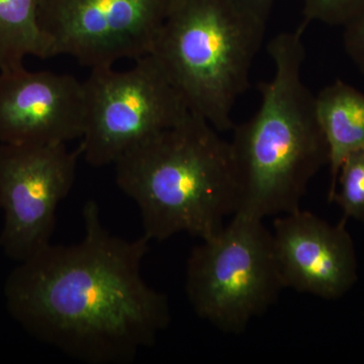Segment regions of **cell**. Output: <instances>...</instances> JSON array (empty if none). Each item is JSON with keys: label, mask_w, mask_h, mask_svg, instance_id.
<instances>
[{"label": "cell", "mask_w": 364, "mask_h": 364, "mask_svg": "<svg viewBox=\"0 0 364 364\" xmlns=\"http://www.w3.org/2000/svg\"><path fill=\"white\" fill-rule=\"evenodd\" d=\"M83 83L81 156L93 167L114 165L139 144L191 114L186 100L152 55L126 71L91 69Z\"/></svg>", "instance_id": "obj_6"}, {"label": "cell", "mask_w": 364, "mask_h": 364, "mask_svg": "<svg viewBox=\"0 0 364 364\" xmlns=\"http://www.w3.org/2000/svg\"><path fill=\"white\" fill-rule=\"evenodd\" d=\"M82 217V240L48 244L16 263L4 282L6 310L28 334L69 358L129 364L168 327L169 299L144 279L145 236L111 233L95 200Z\"/></svg>", "instance_id": "obj_1"}, {"label": "cell", "mask_w": 364, "mask_h": 364, "mask_svg": "<svg viewBox=\"0 0 364 364\" xmlns=\"http://www.w3.org/2000/svg\"><path fill=\"white\" fill-rule=\"evenodd\" d=\"M364 11V0H304V21L299 28L318 21L344 26Z\"/></svg>", "instance_id": "obj_14"}, {"label": "cell", "mask_w": 364, "mask_h": 364, "mask_svg": "<svg viewBox=\"0 0 364 364\" xmlns=\"http://www.w3.org/2000/svg\"><path fill=\"white\" fill-rule=\"evenodd\" d=\"M114 167L117 186L138 205L149 241L181 233L202 240L238 208L229 141L193 112L132 148Z\"/></svg>", "instance_id": "obj_3"}, {"label": "cell", "mask_w": 364, "mask_h": 364, "mask_svg": "<svg viewBox=\"0 0 364 364\" xmlns=\"http://www.w3.org/2000/svg\"><path fill=\"white\" fill-rule=\"evenodd\" d=\"M239 6L259 20L267 23L273 4L277 0H235Z\"/></svg>", "instance_id": "obj_16"}, {"label": "cell", "mask_w": 364, "mask_h": 364, "mask_svg": "<svg viewBox=\"0 0 364 364\" xmlns=\"http://www.w3.org/2000/svg\"><path fill=\"white\" fill-rule=\"evenodd\" d=\"M286 289L272 231L263 220L235 214L202 239L186 264V296L198 318L227 334H241Z\"/></svg>", "instance_id": "obj_5"}, {"label": "cell", "mask_w": 364, "mask_h": 364, "mask_svg": "<svg viewBox=\"0 0 364 364\" xmlns=\"http://www.w3.org/2000/svg\"><path fill=\"white\" fill-rule=\"evenodd\" d=\"M38 11L39 0H0V72L23 68L28 56L52 58Z\"/></svg>", "instance_id": "obj_12"}, {"label": "cell", "mask_w": 364, "mask_h": 364, "mask_svg": "<svg viewBox=\"0 0 364 364\" xmlns=\"http://www.w3.org/2000/svg\"><path fill=\"white\" fill-rule=\"evenodd\" d=\"M330 202L341 208L344 220L364 222V149L345 158Z\"/></svg>", "instance_id": "obj_13"}, {"label": "cell", "mask_w": 364, "mask_h": 364, "mask_svg": "<svg viewBox=\"0 0 364 364\" xmlns=\"http://www.w3.org/2000/svg\"><path fill=\"white\" fill-rule=\"evenodd\" d=\"M303 33L299 26L269 41L273 75L258 85L259 109L232 130L229 143L239 191L236 214L264 220L298 210L309 183L329 162L316 95L301 75Z\"/></svg>", "instance_id": "obj_2"}, {"label": "cell", "mask_w": 364, "mask_h": 364, "mask_svg": "<svg viewBox=\"0 0 364 364\" xmlns=\"http://www.w3.org/2000/svg\"><path fill=\"white\" fill-rule=\"evenodd\" d=\"M81 149L0 144V249L16 263L51 243L56 213L75 181Z\"/></svg>", "instance_id": "obj_7"}, {"label": "cell", "mask_w": 364, "mask_h": 364, "mask_svg": "<svg viewBox=\"0 0 364 364\" xmlns=\"http://www.w3.org/2000/svg\"><path fill=\"white\" fill-rule=\"evenodd\" d=\"M343 28L345 52L356 68L364 74V11Z\"/></svg>", "instance_id": "obj_15"}, {"label": "cell", "mask_w": 364, "mask_h": 364, "mask_svg": "<svg viewBox=\"0 0 364 364\" xmlns=\"http://www.w3.org/2000/svg\"><path fill=\"white\" fill-rule=\"evenodd\" d=\"M272 233L286 289L333 301L358 282V254L346 220L330 224L299 208L277 215Z\"/></svg>", "instance_id": "obj_9"}, {"label": "cell", "mask_w": 364, "mask_h": 364, "mask_svg": "<svg viewBox=\"0 0 364 364\" xmlns=\"http://www.w3.org/2000/svg\"><path fill=\"white\" fill-rule=\"evenodd\" d=\"M265 30L235 0H171L150 55L191 112L230 132Z\"/></svg>", "instance_id": "obj_4"}, {"label": "cell", "mask_w": 364, "mask_h": 364, "mask_svg": "<svg viewBox=\"0 0 364 364\" xmlns=\"http://www.w3.org/2000/svg\"><path fill=\"white\" fill-rule=\"evenodd\" d=\"M83 83L70 74L0 72V144L50 145L81 138Z\"/></svg>", "instance_id": "obj_10"}, {"label": "cell", "mask_w": 364, "mask_h": 364, "mask_svg": "<svg viewBox=\"0 0 364 364\" xmlns=\"http://www.w3.org/2000/svg\"><path fill=\"white\" fill-rule=\"evenodd\" d=\"M316 112L329 154L330 200L342 162L364 149V93L337 79L316 95Z\"/></svg>", "instance_id": "obj_11"}, {"label": "cell", "mask_w": 364, "mask_h": 364, "mask_svg": "<svg viewBox=\"0 0 364 364\" xmlns=\"http://www.w3.org/2000/svg\"><path fill=\"white\" fill-rule=\"evenodd\" d=\"M171 0H39L52 56L90 69L150 55Z\"/></svg>", "instance_id": "obj_8"}]
</instances>
